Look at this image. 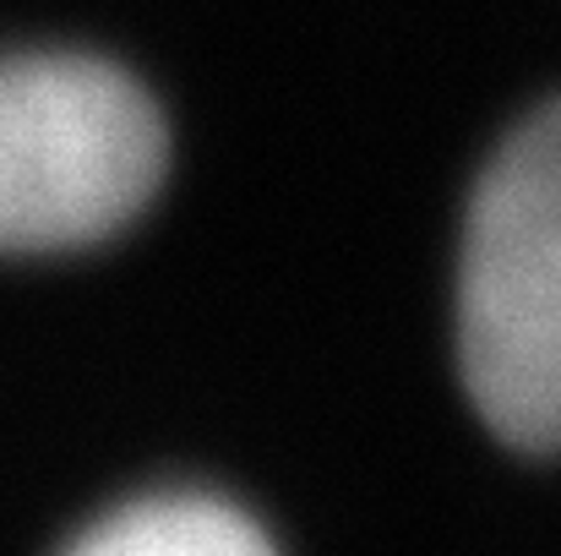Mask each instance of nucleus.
<instances>
[{"instance_id":"obj_1","label":"nucleus","mask_w":561,"mask_h":556,"mask_svg":"<svg viewBox=\"0 0 561 556\" xmlns=\"http://www.w3.org/2000/svg\"><path fill=\"white\" fill-rule=\"evenodd\" d=\"M463 387L529 453L561 447V104L540 110L474 191L458 279Z\"/></svg>"},{"instance_id":"obj_2","label":"nucleus","mask_w":561,"mask_h":556,"mask_svg":"<svg viewBox=\"0 0 561 556\" xmlns=\"http://www.w3.org/2000/svg\"><path fill=\"white\" fill-rule=\"evenodd\" d=\"M170 170L142 82L93 55H0V251H71L126 229Z\"/></svg>"},{"instance_id":"obj_3","label":"nucleus","mask_w":561,"mask_h":556,"mask_svg":"<svg viewBox=\"0 0 561 556\" xmlns=\"http://www.w3.org/2000/svg\"><path fill=\"white\" fill-rule=\"evenodd\" d=\"M66 556H278L256 519L218 497H148L93 524Z\"/></svg>"}]
</instances>
